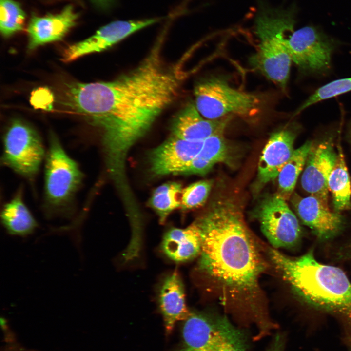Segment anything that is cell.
Returning <instances> with one entry per match:
<instances>
[{"label": "cell", "instance_id": "1f68e13d", "mask_svg": "<svg viewBox=\"0 0 351 351\" xmlns=\"http://www.w3.org/2000/svg\"><path fill=\"white\" fill-rule=\"evenodd\" d=\"M348 136H349V140L351 143V122L349 126V131H348Z\"/></svg>", "mask_w": 351, "mask_h": 351}, {"label": "cell", "instance_id": "8992f818", "mask_svg": "<svg viewBox=\"0 0 351 351\" xmlns=\"http://www.w3.org/2000/svg\"><path fill=\"white\" fill-rule=\"evenodd\" d=\"M45 167V197L51 209L58 210L73 198L83 175L78 163L63 148L58 137L51 134Z\"/></svg>", "mask_w": 351, "mask_h": 351}, {"label": "cell", "instance_id": "52a82bcc", "mask_svg": "<svg viewBox=\"0 0 351 351\" xmlns=\"http://www.w3.org/2000/svg\"><path fill=\"white\" fill-rule=\"evenodd\" d=\"M244 332L226 316L190 312L183 320L181 342L173 351H211Z\"/></svg>", "mask_w": 351, "mask_h": 351}, {"label": "cell", "instance_id": "cb8c5ba5", "mask_svg": "<svg viewBox=\"0 0 351 351\" xmlns=\"http://www.w3.org/2000/svg\"><path fill=\"white\" fill-rule=\"evenodd\" d=\"M182 189L180 183L171 182L162 184L154 190L149 204L158 214L161 223L164 222L172 212L181 207L179 196Z\"/></svg>", "mask_w": 351, "mask_h": 351}, {"label": "cell", "instance_id": "5b68a950", "mask_svg": "<svg viewBox=\"0 0 351 351\" xmlns=\"http://www.w3.org/2000/svg\"><path fill=\"white\" fill-rule=\"evenodd\" d=\"M195 105L205 118L217 120L232 115L250 117L259 112L261 98L231 87L225 78L212 77L198 82L194 90Z\"/></svg>", "mask_w": 351, "mask_h": 351}, {"label": "cell", "instance_id": "4dcf8cb0", "mask_svg": "<svg viewBox=\"0 0 351 351\" xmlns=\"http://www.w3.org/2000/svg\"><path fill=\"white\" fill-rule=\"evenodd\" d=\"M92 3L98 9L107 10L111 8L115 0H90Z\"/></svg>", "mask_w": 351, "mask_h": 351}, {"label": "cell", "instance_id": "44dd1931", "mask_svg": "<svg viewBox=\"0 0 351 351\" xmlns=\"http://www.w3.org/2000/svg\"><path fill=\"white\" fill-rule=\"evenodd\" d=\"M0 217L3 227L12 235L27 236L32 234L38 226L24 203L20 192L4 204Z\"/></svg>", "mask_w": 351, "mask_h": 351}, {"label": "cell", "instance_id": "7402d4cb", "mask_svg": "<svg viewBox=\"0 0 351 351\" xmlns=\"http://www.w3.org/2000/svg\"><path fill=\"white\" fill-rule=\"evenodd\" d=\"M336 162L328 181L335 212L351 210V183L341 148H338Z\"/></svg>", "mask_w": 351, "mask_h": 351}, {"label": "cell", "instance_id": "4fadbf2b", "mask_svg": "<svg viewBox=\"0 0 351 351\" xmlns=\"http://www.w3.org/2000/svg\"><path fill=\"white\" fill-rule=\"evenodd\" d=\"M203 141H189L171 136L150 153L151 172L156 176L179 175L201 150Z\"/></svg>", "mask_w": 351, "mask_h": 351}, {"label": "cell", "instance_id": "e0dca14e", "mask_svg": "<svg viewBox=\"0 0 351 351\" xmlns=\"http://www.w3.org/2000/svg\"><path fill=\"white\" fill-rule=\"evenodd\" d=\"M78 16L70 4L56 14L43 17L33 15L27 28L28 49L32 50L41 45L62 39L76 25Z\"/></svg>", "mask_w": 351, "mask_h": 351}, {"label": "cell", "instance_id": "30bf717a", "mask_svg": "<svg viewBox=\"0 0 351 351\" xmlns=\"http://www.w3.org/2000/svg\"><path fill=\"white\" fill-rule=\"evenodd\" d=\"M286 44L292 61L301 70L321 72L330 67L332 46L314 28L292 29L287 35Z\"/></svg>", "mask_w": 351, "mask_h": 351}, {"label": "cell", "instance_id": "9a60e30c", "mask_svg": "<svg viewBox=\"0 0 351 351\" xmlns=\"http://www.w3.org/2000/svg\"><path fill=\"white\" fill-rule=\"evenodd\" d=\"M296 133L290 128H284L273 133L260 156L257 168L256 189H261L274 180L291 157Z\"/></svg>", "mask_w": 351, "mask_h": 351}, {"label": "cell", "instance_id": "ba28073f", "mask_svg": "<svg viewBox=\"0 0 351 351\" xmlns=\"http://www.w3.org/2000/svg\"><path fill=\"white\" fill-rule=\"evenodd\" d=\"M3 141V164L22 176L33 178L44 156L37 132L25 122L15 119L7 128Z\"/></svg>", "mask_w": 351, "mask_h": 351}, {"label": "cell", "instance_id": "83f0119b", "mask_svg": "<svg viewBox=\"0 0 351 351\" xmlns=\"http://www.w3.org/2000/svg\"><path fill=\"white\" fill-rule=\"evenodd\" d=\"M30 101L36 109L50 111L53 107L54 96L48 88L39 87L32 92Z\"/></svg>", "mask_w": 351, "mask_h": 351}, {"label": "cell", "instance_id": "7a4b0ae2", "mask_svg": "<svg viewBox=\"0 0 351 351\" xmlns=\"http://www.w3.org/2000/svg\"><path fill=\"white\" fill-rule=\"evenodd\" d=\"M195 221L202 240L199 269L235 300L232 314L239 324L266 327L271 318L256 300L266 265L240 208L230 199L218 200Z\"/></svg>", "mask_w": 351, "mask_h": 351}, {"label": "cell", "instance_id": "9c48e42d", "mask_svg": "<svg viewBox=\"0 0 351 351\" xmlns=\"http://www.w3.org/2000/svg\"><path fill=\"white\" fill-rule=\"evenodd\" d=\"M254 215L274 249L292 247L299 242L302 233L299 221L286 200L277 193L264 196Z\"/></svg>", "mask_w": 351, "mask_h": 351}, {"label": "cell", "instance_id": "3957f363", "mask_svg": "<svg viewBox=\"0 0 351 351\" xmlns=\"http://www.w3.org/2000/svg\"><path fill=\"white\" fill-rule=\"evenodd\" d=\"M269 254L283 277L305 302L351 320V282L341 269L318 262L312 252L292 258L270 248Z\"/></svg>", "mask_w": 351, "mask_h": 351}, {"label": "cell", "instance_id": "4316f807", "mask_svg": "<svg viewBox=\"0 0 351 351\" xmlns=\"http://www.w3.org/2000/svg\"><path fill=\"white\" fill-rule=\"evenodd\" d=\"M351 91V77L331 81L317 89L296 112L299 113L319 101L333 98Z\"/></svg>", "mask_w": 351, "mask_h": 351}, {"label": "cell", "instance_id": "f546056e", "mask_svg": "<svg viewBox=\"0 0 351 351\" xmlns=\"http://www.w3.org/2000/svg\"><path fill=\"white\" fill-rule=\"evenodd\" d=\"M284 336L281 333H277L265 351H284Z\"/></svg>", "mask_w": 351, "mask_h": 351}, {"label": "cell", "instance_id": "5bb4252c", "mask_svg": "<svg viewBox=\"0 0 351 351\" xmlns=\"http://www.w3.org/2000/svg\"><path fill=\"white\" fill-rule=\"evenodd\" d=\"M292 203L302 223L320 239L335 236L344 227V217L339 213L332 212L328 206L314 196L302 197L295 194Z\"/></svg>", "mask_w": 351, "mask_h": 351}, {"label": "cell", "instance_id": "f1b7e54d", "mask_svg": "<svg viewBox=\"0 0 351 351\" xmlns=\"http://www.w3.org/2000/svg\"><path fill=\"white\" fill-rule=\"evenodd\" d=\"M249 348L248 336L245 332L212 351H247Z\"/></svg>", "mask_w": 351, "mask_h": 351}, {"label": "cell", "instance_id": "7c38bea8", "mask_svg": "<svg viewBox=\"0 0 351 351\" xmlns=\"http://www.w3.org/2000/svg\"><path fill=\"white\" fill-rule=\"evenodd\" d=\"M331 140L327 139L312 147L301 178L303 189L328 206V181L337 159Z\"/></svg>", "mask_w": 351, "mask_h": 351}, {"label": "cell", "instance_id": "6da1fadb", "mask_svg": "<svg viewBox=\"0 0 351 351\" xmlns=\"http://www.w3.org/2000/svg\"><path fill=\"white\" fill-rule=\"evenodd\" d=\"M157 44L133 70L109 81L69 84L68 105L101 133L105 161L116 183L125 182V163L133 146L177 97L176 68L163 61Z\"/></svg>", "mask_w": 351, "mask_h": 351}, {"label": "cell", "instance_id": "603a6c76", "mask_svg": "<svg viewBox=\"0 0 351 351\" xmlns=\"http://www.w3.org/2000/svg\"><path fill=\"white\" fill-rule=\"evenodd\" d=\"M312 146V142L307 141L294 150L278 175L277 193L286 200L289 199L292 195Z\"/></svg>", "mask_w": 351, "mask_h": 351}, {"label": "cell", "instance_id": "ac0fdd59", "mask_svg": "<svg viewBox=\"0 0 351 351\" xmlns=\"http://www.w3.org/2000/svg\"><path fill=\"white\" fill-rule=\"evenodd\" d=\"M159 304L165 333L169 336L176 324L185 320L190 313L186 306L183 284L176 271L164 279L160 289Z\"/></svg>", "mask_w": 351, "mask_h": 351}, {"label": "cell", "instance_id": "d4e9b609", "mask_svg": "<svg viewBox=\"0 0 351 351\" xmlns=\"http://www.w3.org/2000/svg\"><path fill=\"white\" fill-rule=\"evenodd\" d=\"M26 15L20 4L13 0H0V30L9 37L21 31Z\"/></svg>", "mask_w": 351, "mask_h": 351}, {"label": "cell", "instance_id": "2e32d148", "mask_svg": "<svg viewBox=\"0 0 351 351\" xmlns=\"http://www.w3.org/2000/svg\"><path fill=\"white\" fill-rule=\"evenodd\" d=\"M230 117L207 119L198 111L195 102H189L173 119L172 136L189 141H203L213 135L223 133Z\"/></svg>", "mask_w": 351, "mask_h": 351}, {"label": "cell", "instance_id": "d6986e66", "mask_svg": "<svg viewBox=\"0 0 351 351\" xmlns=\"http://www.w3.org/2000/svg\"><path fill=\"white\" fill-rule=\"evenodd\" d=\"M202 240L196 222L184 229L173 228L164 235L162 249L168 257L176 262H184L199 255Z\"/></svg>", "mask_w": 351, "mask_h": 351}, {"label": "cell", "instance_id": "484cf974", "mask_svg": "<svg viewBox=\"0 0 351 351\" xmlns=\"http://www.w3.org/2000/svg\"><path fill=\"white\" fill-rule=\"evenodd\" d=\"M213 185L211 180H204L192 183L182 189L181 208L191 210L200 207L206 202Z\"/></svg>", "mask_w": 351, "mask_h": 351}, {"label": "cell", "instance_id": "277c9868", "mask_svg": "<svg viewBox=\"0 0 351 351\" xmlns=\"http://www.w3.org/2000/svg\"><path fill=\"white\" fill-rule=\"evenodd\" d=\"M258 5L254 23L259 43L251 63L267 78L285 88L292 62L286 38L294 29V11L292 8L273 7L263 1Z\"/></svg>", "mask_w": 351, "mask_h": 351}, {"label": "cell", "instance_id": "8fae6325", "mask_svg": "<svg viewBox=\"0 0 351 351\" xmlns=\"http://www.w3.org/2000/svg\"><path fill=\"white\" fill-rule=\"evenodd\" d=\"M160 18L116 20L100 27L89 38L68 46L62 60L73 61L84 55L105 50L137 31L158 22Z\"/></svg>", "mask_w": 351, "mask_h": 351}, {"label": "cell", "instance_id": "ffe728a7", "mask_svg": "<svg viewBox=\"0 0 351 351\" xmlns=\"http://www.w3.org/2000/svg\"><path fill=\"white\" fill-rule=\"evenodd\" d=\"M229 154L228 146L223 133L213 135L204 140L199 153L179 174H206L216 164L227 161Z\"/></svg>", "mask_w": 351, "mask_h": 351}]
</instances>
